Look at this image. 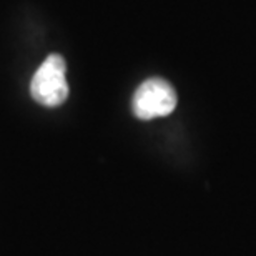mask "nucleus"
Returning a JSON list of instances; mask_svg holds the SVG:
<instances>
[{"label": "nucleus", "mask_w": 256, "mask_h": 256, "mask_svg": "<svg viewBox=\"0 0 256 256\" xmlns=\"http://www.w3.org/2000/svg\"><path fill=\"white\" fill-rule=\"evenodd\" d=\"M65 60L58 54L48 55L35 72L30 84V94L34 100L48 108L62 105L68 98V84L65 78Z\"/></svg>", "instance_id": "obj_1"}, {"label": "nucleus", "mask_w": 256, "mask_h": 256, "mask_svg": "<svg viewBox=\"0 0 256 256\" xmlns=\"http://www.w3.org/2000/svg\"><path fill=\"white\" fill-rule=\"evenodd\" d=\"M176 92L163 78L145 80L138 86L132 100V108L136 118L153 120L170 115L176 108Z\"/></svg>", "instance_id": "obj_2"}]
</instances>
